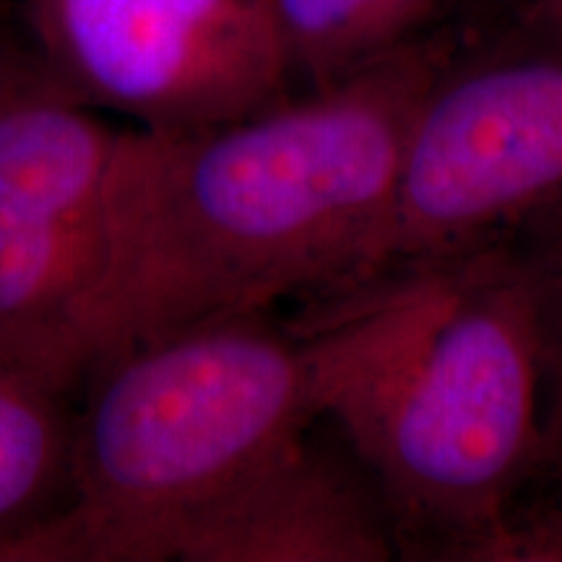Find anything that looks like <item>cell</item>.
Masks as SVG:
<instances>
[{
  "label": "cell",
  "mask_w": 562,
  "mask_h": 562,
  "mask_svg": "<svg viewBox=\"0 0 562 562\" xmlns=\"http://www.w3.org/2000/svg\"><path fill=\"white\" fill-rule=\"evenodd\" d=\"M448 58L414 40L240 121L121 128L42 389L58 396L165 336L368 281L414 117Z\"/></svg>",
  "instance_id": "1"
},
{
  "label": "cell",
  "mask_w": 562,
  "mask_h": 562,
  "mask_svg": "<svg viewBox=\"0 0 562 562\" xmlns=\"http://www.w3.org/2000/svg\"><path fill=\"white\" fill-rule=\"evenodd\" d=\"M305 336L318 414L368 469L398 547L487 558L542 438L524 250L484 243L406 271Z\"/></svg>",
  "instance_id": "2"
},
{
  "label": "cell",
  "mask_w": 562,
  "mask_h": 562,
  "mask_svg": "<svg viewBox=\"0 0 562 562\" xmlns=\"http://www.w3.org/2000/svg\"><path fill=\"white\" fill-rule=\"evenodd\" d=\"M87 383L60 492L0 533V562H138L154 533L321 419L311 341L258 315L165 336Z\"/></svg>",
  "instance_id": "3"
},
{
  "label": "cell",
  "mask_w": 562,
  "mask_h": 562,
  "mask_svg": "<svg viewBox=\"0 0 562 562\" xmlns=\"http://www.w3.org/2000/svg\"><path fill=\"white\" fill-rule=\"evenodd\" d=\"M562 203V42L446 60L414 117L368 279L417 271Z\"/></svg>",
  "instance_id": "4"
},
{
  "label": "cell",
  "mask_w": 562,
  "mask_h": 562,
  "mask_svg": "<svg viewBox=\"0 0 562 562\" xmlns=\"http://www.w3.org/2000/svg\"><path fill=\"white\" fill-rule=\"evenodd\" d=\"M76 100L146 131H201L292 97L273 0H13Z\"/></svg>",
  "instance_id": "5"
},
{
  "label": "cell",
  "mask_w": 562,
  "mask_h": 562,
  "mask_svg": "<svg viewBox=\"0 0 562 562\" xmlns=\"http://www.w3.org/2000/svg\"><path fill=\"white\" fill-rule=\"evenodd\" d=\"M117 133L21 34H0V372L40 385L87 261Z\"/></svg>",
  "instance_id": "6"
},
{
  "label": "cell",
  "mask_w": 562,
  "mask_h": 562,
  "mask_svg": "<svg viewBox=\"0 0 562 562\" xmlns=\"http://www.w3.org/2000/svg\"><path fill=\"white\" fill-rule=\"evenodd\" d=\"M396 552L372 482L300 435L154 533L138 562H385Z\"/></svg>",
  "instance_id": "7"
},
{
  "label": "cell",
  "mask_w": 562,
  "mask_h": 562,
  "mask_svg": "<svg viewBox=\"0 0 562 562\" xmlns=\"http://www.w3.org/2000/svg\"><path fill=\"white\" fill-rule=\"evenodd\" d=\"M440 0H273L294 83L331 87L417 40Z\"/></svg>",
  "instance_id": "8"
},
{
  "label": "cell",
  "mask_w": 562,
  "mask_h": 562,
  "mask_svg": "<svg viewBox=\"0 0 562 562\" xmlns=\"http://www.w3.org/2000/svg\"><path fill=\"white\" fill-rule=\"evenodd\" d=\"M55 393L0 372V533L47 508L66 474Z\"/></svg>",
  "instance_id": "9"
},
{
  "label": "cell",
  "mask_w": 562,
  "mask_h": 562,
  "mask_svg": "<svg viewBox=\"0 0 562 562\" xmlns=\"http://www.w3.org/2000/svg\"><path fill=\"white\" fill-rule=\"evenodd\" d=\"M529 224L539 240L521 250L533 281L542 357V438L533 480H562V203Z\"/></svg>",
  "instance_id": "10"
}]
</instances>
